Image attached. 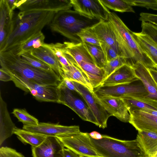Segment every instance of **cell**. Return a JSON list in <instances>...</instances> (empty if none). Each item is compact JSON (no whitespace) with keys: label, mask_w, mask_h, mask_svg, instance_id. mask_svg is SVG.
Wrapping results in <instances>:
<instances>
[{"label":"cell","mask_w":157,"mask_h":157,"mask_svg":"<svg viewBox=\"0 0 157 157\" xmlns=\"http://www.w3.org/2000/svg\"><path fill=\"white\" fill-rule=\"evenodd\" d=\"M56 12L52 11H20L14 14L12 28L5 46L0 52L9 51L42 31L49 24Z\"/></svg>","instance_id":"cell-1"},{"label":"cell","mask_w":157,"mask_h":157,"mask_svg":"<svg viewBox=\"0 0 157 157\" xmlns=\"http://www.w3.org/2000/svg\"><path fill=\"white\" fill-rule=\"evenodd\" d=\"M1 68L12 77L30 80L42 86H58L62 79L54 71L39 69L23 61L11 50L0 52Z\"/></svg>","instance_id":"cell-2"},{"label":"cell","mask_w":157,"mask_h":157,"mask_svg":"<svg viewBox=\"0 0 157 157\" xmlns=\"http://www.w3.org/2000/svg\"><path fill=\"white\" fill-rule=\"evenodd\" d=\"M94 20L69 9L56 13L48 25L52 32L59 33L71 42L82 43L78 33L82 29L90 27L97 23L95 22Z\"/></svg>","instance_id":"cell-3"},{"label":"cell","mask_w":157,"mask_h":157,"mask_svg":"<svg viewBox=\"0 0 157 157\" xmlns=\"http://www.w3.org/2000/svg\"><path fill=\"white\" fill-rule=\"evenodd\" d=\"M96 140L90 137L92 144L101 157H147L136 139L123 140L106 135Z\"/></svg>","instance_id":"cell-4"},{"label":"cell","mask_w":157,"mask_h":157,"mask_svg":"<svg viewBox=\"0 0 157 157\" xmlns=\"http://www.w3.org/2000/svg\"><path fill=\"white\" fill-rule=\"evenodd\" d=\"M100 41L111 47L120 56L127 59L126 64L132 67L135 64L132 55L120 36L108 21H100L90 27Z\"/></svg>","instance_id":"cell-5"},{"label":"cell","mask_w":157,"mask_h":157,"mask_svg":"<svg viewBox=\"0 0 157 157\" xmlns=\"http://www.w3.org/2000/svg\"><path fill=\"white\" fill-rule=\"evenodd\" d=\"M108 20L117 32L132 55L134 65L140 62L147 68L156 69L155 64L138 44L133 35L132 32L121 19L115 13L110 12L109 14Z\"/></svg>","instance_id":"cell-6"},{"label":"cell","mask_w":157,"mask_h":157,"mask_svg":"<svg viewBox=\"0 0 157 157\" xmlns=\"http://www.w3.org/2000/svg\"><path fill=\"white\" fill-rule=\"evenodd\" d=\"M130 83L107 86H99L94 89L97 95L124 98H145L148 93L140 80Z\"/></svg>","instance_id":"cell-7"},{"label":"cell","mask_w":157,"mask_h":157,"mask_svg":"<svg viewBox=\"0 0 157 157\" xmlns=\"http://www.w3.org/2000/svg\"><path fill=\"white\" fill-rule=\"evenodd\" d=\"M12 77L16 86L25 92H30L37 100L59 103L58 86H42L30 80Z\"/></svg>","instance_id":"cell-8"},{"label":"cell","mask_w":157,"mask_h":157,"mask_svg":"<svg viewBox=\"0 0 157 157\" xmlns=\"http://www.w3.org/2000/svg\"><path fill=\"white\" fill-rule=\"evenodd\" d=\"M58 87L59 103L70 108L83 120L91 122L98 126L96 119L87 105L82 100L75 97L72 91L64 85L62 81Z\"/></svg>","instance_id":"cell-9"},{"label":"cell","mask_w":157,"mask_h":157,"mask_svg":"<svg viewBox=\"0 0 157 157\" xmlns=\"http://www.w3.org/2000/svg\"><path fill=\"white\" fill-rule=\"evenodd\" d=\"M57 137L65 147L80 155L101 157L93 146L88 133L80 132L72 135Z\"/></svg>","instance_id":"cell-10"},{"label":"cell","mask_w":157,"mask_h":157,"mask_svg":"<svg viewBox=\"0 0 157 157\" xmlns=\"http://www.w3.org/2000/svg\"><path fill=\"white\" fill-rule=\"evenodd\" d=\"M77 92L82 97L92 112L98 123V126L104 129L107 127V121L110 116L101 104L94 91L72 81Z\"/></svg>","instance_id":"cell-11"},{"label":"cell","mask_w":157,"mask_h":157,"mask_svg":"<svg viewBox=\"0 0 157 157\" xmlns=\"http://www.w3.org/2000/svg\"><path fill=\"white\" fill-rule=\"evenodd\" d=\"M70 0H19L17 8L20 11H59L70 9Z\"/></svg>","instance_id":"cell-12"},{"label":"cell","mask_w":157,"mask_h":157,"mask_svg":"<svg viewBox=\"0 0 157 157\" xmlns=\"http://www.w3.org/2000/svg\"><path fill=\"white\" fill-rule=\"evenodd\" d=\"M75 10L91 19L108 20L110 11L99 0H70Z\"/></svg>","instance_id":"cell-13"},{"label":"cell","mask_w":157,"mask_h":157,"mask_svg":"<svg viewBox=\"0 0 157 157\" xmlns=\"http://www.w3.org/2000/svg\"><path fill=\"white\" fill-rule=\"evenodd\" d=\"M23 129L47 136L56 137L72 135L80 132L78 126H67L45 122H39L35 125H23Z\"/></svg>","instance_id":"cell-14"},{"label":"cell","mask_w":157,"mask_h":157,"mask_svg":"<svg viewBox=\"0 0 157 157\" xmlns=\"http://www.w3.org/2000/svg\"><path fill=\"white\" fill-rule=\"evenodd\" d=\"M97 95L101 104L110 116H114L123 122H129L130 114L122 98Z\"/></svg>","instance_id":"cell-15"},{"label":"cell","mask_w":157,"mask_h":157,"mask_svg":"<svg viewBox=\"0 0 157 157\" xmlns=\"http://www.w3.org/2000/svg\"><path fill=\"white\" fill-rule=\"evenodd\" d=\"M65 147L56 136H48L44 141L36 147H32L33 157H64Z\"/></svg>","instance_id":"cell-16"},{"label":"cell","mask_w":157,"mask_h":157,"mask_svg":"<svg viewBox=\"0 0 157 157\" xmlns=\"http://www.w3.org/2000/svg\"><path fill=\"white\" fill-rule=\"evenodd\" d=\"M129 123L138 131H145L157 133V116L141 110L129 113Z\"/></svg>","instance_id":"cell-17"},{"label":"cell","mask_w":157,"mask_h":157,"mask_svg":"<svg viewBox=\"0 0 157 157\" xmlns=\"http://www.w3.org/2000/svg\"><path fill=\"white\" fill-rule=\"evenodd\" d=\"M139 80L136 75L133 68L129 65L125 64L116 70L105 79L99 86H111L127 84Z\"/></svg>","instance_id":"cell-18"},{"label":"cell","mask_w":157,"mask_h":157,"mask_svg":"<svg viewBox=\"0 0 157 157\" xmlns=\"http://www.w3.org/2000/svg\"><path fill=\"white\" fill-rule=\"evenodd\" d=\"M14 14L10 10L6 0H0V52L11 33Z\"/></svg>","instance_id":"cell-19"},{"label":"cell","mask_w":157,"mask_h":157,"mask_svg":"<svg viewBox=\"0 0 157 157\" xmlns=\"http://www.w3.org/2000/svg\"><path fill=\"white\" fill-rule=\"evenodd\" d=\"M132 67L136 77L143 84L148 93L144 98L157 101V84L148 68L140 62L137 63Z\"/></svg>","instance_id":"cell-20"},{"label":"cell","mask_w":157,"mask_h":157,"mask_svg":"<svg viewBox=\"0 0 157 157\" xmlns=\"http://www.w3.org/2000/svg\"><path fill=\"white\" fill-rule=\"evenodd\" d=\"M16 127L9 113L7 105L0 93V145L14 134Z\"/></svg>","instance_id":"cell-21"},{"label":"cell","mask_w":157,"mask_h":157,"mask_svg":"<svg viewBox=\"0 0 157 157\" xmlns=\"http://www.w3.org/2000/svg\"><path fill=\"white\" fill-rule=\"evenodd\" d=\"M147 157H150L157 152V133L151 132L138 131L136 139Z\"/></svg>","instance_id":"cell-22"},{"label":"cell","mask_w":157,"mask_h":157,"mask_svg":"<svg viewBox=\"0 0 157 157\" xmlns=\"http://www.w3.org/2000/svg\"><path fill=\"white\" fill-rule=\"evenodd\" d=\"M30 52L32 55L49 66L62 78L63 72L60 65L55 56L49 49L42 46Z\"/></svg>","instance_id":"cell-23"},{"label":"cell","mask_w":157,"mask_h":157,"mask_svg":"<svg viewBox=\"0 0 157 157\" xmlns=\"http://www.w3.org/2000/svg\"><path fill=\"white\" fill-rule=\"evenodd\" d=\"M136 40L143 51L153 62L157 69V45L148 35L132 32Z\"/></svg>","instance_id":"cell-24"},{"label":"cell","mask_w":157,"mask_h":157,"mask_svg":"<svg viewBox=\"0 0 157 157\" xmlns=\"http://www.w3.org/2000/svg\"><path fill=\"white\" fill-rule=\"evenodd\" d=\"M79 67L86 75L94 89L99 86L105 78L103 68H100L94 64L82 61Z\"/></svg>","instance_id":"cell-25"},{"label":"cell","mask_w":157,"mask_h":157,"mask_svg":"<svg viewBox=\"0 0 157 157\" xmlns=\"http://www.w3.org/2000/svg\"><path fill=\"white\" fill-rule=\"evenodd\" d=\"M63 75L62 79L66 78L84 86L94 91V88L89 80L76 62L72 63L69 67L61 68Z\"/></svg>","instance_id":"cell-26"},{"label":"cell","mask_w":157,"mask_h":157,"mask_svg":"<svg viewBox=\"0 0 157 157\" xmlns=\"http://www.w3.org/2000/svg\"><path fill=\"white\" fill-rule=\"evenodd\" d=\"M63 43L67 52L79 66L82 61L87 62L95 64L93 58L83 43L64 42Z\"/></svg>","instance_id":"cell-27"},{"label":"cell","mask_w":157,"mask_h":157,"mask_svg":"<svg viewBox=\"0 0 157 157\" xmlns=\"http://www.w3.org/2000/svg\"><path fill=\"white\" fill-rule=\"evenodd\" d=\"M42 46L48 48L53 53L59 62L61 68L67 67L72 63L75 62L67 52L63 43H44Z\"/></svg>","instance_id":"cell-28"},{"label":"cell","mask_w":157,"mask_h":157,"mask_svg":"<svg viewBox=\"0 0 157 157\" xmlns=\"http://www.w3.org/2000/svg\"><path fill=\"white\" fill-rule=\"evenodd\" d=\"M45 38L44 34L40 31L10 50L15 55L20 56L25 53L30 52L42 46L44 43Z\"/></svg>","instance_id":"cell-29"},{"label":"cell","mask_w":157,"mask_h":157,"mask_svg":"<svg viewBox=\"0 0 157 157\" xmlns=\"http://www.w3.org/2000/svg\"><path fill=\"white\" fill-rule=\"evenodd\" d=\"M124 101L129 113L134 110H151L157 111V101L144 98H124Z\"/></svg>","instance_id":"cell-30"},{"label":"cell","mask_w":157,"mask_h":157,"mask_svg":"<svg viewBox=\"0 0 157 157\" xmlns=\"http://www.w3.org/2000/svg\"><path fill=\"white\" fill-rule=\"evenodd\" d=\"M14 134L24 144H29L32 147H36L45 140L47 136L36 133L23 129L15 128Z\"/></svg>","instance_id":"cell-31"},{"label":"cell","mask_w":157,"mask_h":157,"mask_svg":"<svg viewBox=\"0 0 157 157\" xmlns=\"http://www.w3.org/2000/svg\"><path fill=\"white\" fill-rule=\"evenodd\" d=\"M83 43L93 58L95 65L99 68H103L107 62L101 46L85 43Z\"/></svg>","instance_id":"cell-32"},{"label":"cell","mask_w":157,"mask_h":157,"mask_svg":"<svg viewBox=\"0 0 157 157\" xmlns=\"http://www.w3.org/2000/svg\"><path fill=\"white\" fill-rule=\"evenodd\" d=\"M107 9L121 12L135 13L132 6L126 0H99Z\"/></svg>","instance_id":"cell-33"},{"label":"cell","mask_w":157,"mask_h":157,"mask_svg":"<svg viewBox=\"0 0 157 157\" xmlns=\"http://www.w3.org/2000/svg\"><path fill=\"white\" fill-rule=\"evenodd\" d=\"M20 56L23 61L32 66L47 71H54L48 65L32 55L30 52L25 53Z\"/></svg>","instance_id":"cell-34"},{"label":"cell","mask_w":157,"mask_h":157,"mask_svg":"<svg viewBox=\"0 0 157 157\" xmlns=\"http://www.w3.org/2000/svg\"><path fill=\"white\" fill-rule=\"evenodd\" d=\"M12 113L23 125H35L39 123L37 118L30 114L25 109L15 108Z\"/></svg>","instance_id":"cell-35"},{"label":"cell","mask_w":157,"mask_h":157,"mask_svg":"<svg viewBox=\"0 0 157 157\" xmlns=\"http://www.w3.org/2000/svg\"><path fill=\"white\" fill-rule=\"evenodd\" d=\"M127 59L123 57L119 56L108 62L103 68L105 73V78L116 70L125 64H126Z\"/></svg>","instance_id":"cell-36"},{"label":"cell","mask_w":157,"mask_h":157,"mask_svg":"<svg viewBox=\"0 0 157 157\" xmlns=\"http://www.w3.org/2000/svg\"><path fill=\"white\" fill-rule=\"evenodd\" d=\"M82 43L100 46V41L90 27L84 29L78 34Z\"/></svg>","instance_id":"cell-37"},{"label":"cell","mask_w":157,"mask_h":157,"mask_svg":"<svg viewBox=\"0 0 157 157\" xmlns=\"http://www.w3.org/2000/svg\"><path fill=\"white\" fill-rule=\"evenodd\" d=\"M132 6H138L157 10V0H126Z\"/></svg>","instance_id":"cell-38"},{"label":"cell","mask_w":157,"mask_h":157,"mask_svg":"<svg viewBox=\"0 0 157 157\" xmlns=\"http://www.w3.org/2000/svg\"><path fill=\"white\" fill-rule=\"evenodd\" d=\"M142 33L149 36L157 45V26L150 23L142 21Z\"/></svg>","instance_id":"cell-39"},{"label":"cell","mask_w":157,"mask_h":157,"mask_svg":"<svg viewBox=\"0 0 157 157\" xmlns=\"http://www.w3.org/2000/svg\"><path fill=\"white\" fill-rule=\"evenodd\" d=\"M100 41V46L104 52L107 62L120 56L116 51L110 46L102 41Z\"/></svg>","instance_id":"cell-40"},{"label":"cell","mask_w":157,"mask_h":157,"mask_svg":"<svg viewBox=\"0 0 157 157\" xmlns=\"http://www.w3.org/2000/svg\"><path fill=\"white\" fill-rule=\"evenodd\" d=\"M0 157H25L14 149L7 147H2L0 148Z\"/></svg>","instance_id":"cell-41"},{"label":"cell","mask_w":157,"mask_h":157,"mask_svg":"<svg viewBox=\"0 0 157 157\" xmlns=\"http://www.w3.org/2000/svg\"><path fill=\"white\" fill-rule=\"evenodd\" d=\"M139 20L150 23L157 26V15L146 13H141Z\"/></svg>","instance_id":"cell-42"},{"label":"cell","mask_w":157,"mask_h":157,"mask_svg":"<svg viewBox=\"0 0 157 157\" xmlns=\"http://www.w3.org/2000/svg\"><path fill=\"white\" fill-rule=\"evenodd\" d=\"M0 80L7 82L13 80L11 76L2 68L0 69Z\"/></svg>","instance_id":"cell-43"},{"label":"cell","mask_w":157,"mask_h":157,"mask_svg":"<svg viewBox=\"0 0 157 157\" xmlns=\"http://www.w3.org/2000/svg\"><path fill=\"white\" fill-rule=\"evenodd\" d=\"M62 82L69 89L72 91L77 92L76 89L72 81L67 78H64L62 79Z\"/></svg>","instance_id":"cell-44"},{"label":"cell","mask_w":157,"mask_h":157,"mask_svg":"<svg viewBox=\"0 0 157 157\" xmlns=\"http://www.w3.org/2000/svg\"><path fill=\"white\" fill-rule=\"evenodd\" d=\"M63 153L64 157H80V155L66 147L64 148Z\"/></svg>","instance_id":"cell-45"},{"label":"cell","mask_w":157,"mask_h":157,"mask_svg":"<svg viewBox=\"0 0 157 157\" xmlns=\"http://www.w3.org/2000/svg\"><path fill=\"white\" fill-rule=\"evenodd\" d=\"M7 4L10 10L13 12V10L17 8L19 0H6Z\"/></svg>","instance_id":"cell-46"},{"label":"cell","mask_w":157,"mask_h":157,"mask_svg":"<svg viewBox=\"0 0 157 157\" xmlns=\"http://www.w3.org/2000/svg\"><path fill=\"white\" fill-rule=\"evenodd\" d=\"M89 135L90 137L95 140H99L103 138V135L95 131L89 133Z\"/></svg>","instance_id":"cell-47"},{"label":"cell","mask_w":157,"mask_h":157,"mask_svg":"<svg viewBox=\"0 0 157 157\" xmlns=\"http://www.w3.org/2000/svg\"><path fill=\"white\" fill-rule=\"evenodd\" d=\"M151 75L157 84V69L148 68Z\"/></svg>","instance_id":"cell-48"},{"label":"cell","mask_w":157,"mask_h":157,"mask_svg":"<svg viewBox=\"0 0 157 157\" xmlns=\"http://www.w3.org/2000/svg\"><path fill=\"white\" fill-rule=\"evenodd\" d=\"M150 157H157V152L154 155Z\"/></svg>","instance_id":"cell-49"},{"label":"cell","mask_w":157,"mask_h":157,"mask_svg":"<svg viewBox=\"0 0 157 157\" xmlns=\"http://www.w3.org/2000/svg\"><path fill=\"white\" fill-rule=\"evenodd\" d=\"M80 157H88L80 155Z\"/></svg>","instance_id":"cell-50"}]
</instances>
